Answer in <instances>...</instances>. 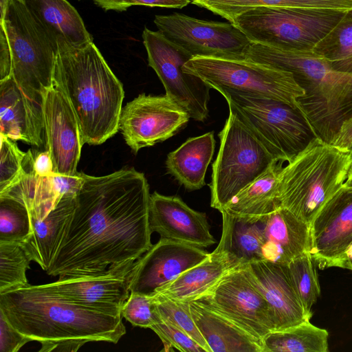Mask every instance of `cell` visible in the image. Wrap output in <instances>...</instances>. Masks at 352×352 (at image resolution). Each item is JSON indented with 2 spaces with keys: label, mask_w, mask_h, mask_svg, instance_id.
Here are the masks:
<instances>
[{
  "label": "cell",
  "mask_w": 352,
  "mask_h": 352,
  "mask_svg": "<svg viewBox=\"0 0 352 352\" xmlns=\"http://www.w3.org/2000/svg\"><path fill=\"white\" fill-rule=\"evenodd\" d=\"M154 23L164 36L192 57L245 59L251 41L233 23L198 19L180 13L155 15Z\"/></svg>",
  "instance_id": "13"
},
{
  "label": "cell",
  "mask_w": 352,
  "mask_h": 352,
  "mask_svg": "<svg viewBox=\"0 0 352 352\" xmlns=\"http://www.w3.org/2000/svg\"><path fill=\"white\" fill-rule=\"evenodd\" d=\"M191 2L231 23L241 13L256 7H281L342 12L352 10V0H191Z\"/></svg>",
  "instance_id": "31"
},
{
  "label": "cell",
  "mask_w": 352,
  "mask_h": 352,
  "mask_svg": "<svg viewBox=\"0 0 352 352\" xmlns=\"http://www.w3.org/2000/svg\"><path fill=\"white\" fill-rule=\"evenodd\" d=\"M192 301L229 318L261 342L275 330L269 305L249 263L232 268Z\"/></svg>",
  "instance_id": "11"
},
{
  "label": "cell",
  "mask_w": 352,
  "mask_h": 352,
  "mask_svg": "<svg viewBox=\"0 0 352 352\" xmlns=\"http://www.w3.org/2000/svg\"><path fill=\"white\" fill-rule=\"evenodd\" d=\"M97 6L104 10H116L122 12L126 10L129 7L126 0H92Z\"/></svg>",
  "instance_id": "46"
},
{
  "label": "cell",
  "mask_w": 352,
  "mask_h": 352,
  "mask_svg": "<svg viewBox=\"0 0 352 352\" xmlns=\"http://www.w3.org/2000/svg\"><path fill=\"white\" fill-rule=\"evenodd\" d=\"M344 188L348 190H352V164L349 171L346 180L344 184Z\"/></svg>",
  "instance_id": "48"
},
{
  "label": "cell",
  "mask_w": 352,
  "mask_h": 352,
  "mask_svg": "<svg viewBox=\"0 0 352 352\" xmlns=\"http://www.w3.org/2000/svg\"><path fill=\"white\" fill-rule=\"evenodd\" d=\"M340 267L352 271V243L344 254Z\"/></svg>",
  "instance_id": "47"
},
{
  "label": "cell",
  "mask_w": 352,
  "mask_h": 352,
  "mask_svg": "<svg viewBox=\"0 0 352 352\" xmlns=\"http://www.w3.org/2000/svg\"><path fill=\"white\" fill-rule=\"evenodd\" d=\"M310 226L280 207L265 216L263 260L287 265L310 252Z\"/></svg>",
  "instance_id": "22"
},
{
  "label": "cell",
  "mask_w": 352,
  "mask_h": 352,
  "mask_svg": "<svg viewBox=\"0 0 352 352\" xmlns=\"http://www.w3.org/2000/svg\"><path fill=\"white\" fill-rule=\"evenodd\" d=\"M209 254L203 248L161 238L137 260L130 292L152 296Z\"/></svg>",
  "instance_id": "17"
},
{
  "label": "cell",
  "mask_w": 352,
  "mask_h": 352,
  "mask_svg": "<svg viewBox=\"0 0 352 352\" xmlns=\"http://www.w3.org/2000/svg\"><path fill=\"white\" fill-rule=\"evenodd\" d=\"M50 38L78 47L93 42L80 15L67 0H23Z\"/></svg>",
  "instance_id": "24"
},
{
  "label": "cell",
  "mask_w": 352,
  "mask_h": 352,
  "mask_svg": "<svg viewBox=\"0 0 352 352\" xmlns=\"http://www.w3.org/2000/svg\"><path fill=\"white\" fill-rule=\"evenodd\" d=\"M345 12L281 7H256L232 23L251 43L275 47L313 49Z\"/></svg>",
  "instance_id": "10"
},
{
  "label": "cell",
  "mask_w": 352,
  "mask_h": 352,
  "mask_svg": "<svg viewBox=\"0 0 352 352\" xmlns=\"http://www.w3.org/2000/svg\"><path fill=\"white\" fill-rule=\"evenodd\" d=\"M152 296L154 309L160 319L184 331L201 346L206 352H211L192 316L190 302L176 300L157 293Z\"/></svg>",
  "instance_id": "35"
},
{
  "label": "cell",
  "mask_w": 352,
  "mask_h": 352,
  "mask_svg": "<svg viewBox=\"0 0 352 352\" xmlns=\"http://www.w3.org/2000/svg\"><path fill=\"white\" fill-rule=\"evenodd\" d=\"M8 0H0V12L2 13L7 5Z\"/></svg>",
  "instance_id": "49"
},
{
  "label": "cell",
  "mask_w": 352,
  "mask_h": 352,
  "mask_svg": "<svg viewBox=\"0 0 352 352\" xmlns=\"http://www.w3.org/2000/svg\"><path fill=\"white\" fill-rule=\"evenodd\" d=\"M184 71L221 94L234 93L283 102L305 118L300 101L305 96V90L288 71L247 58L206 56L192 57L184 65Z\"/></svg>",
  "instance_id": "7"
},
{
  "label": "cell",
  "mask_w": 352,
  "mask_h": 352,
  "mask_svg": "<svg viewBox=\"0 0 352 352\" xmlns=\"http://www.w3.org/2000/svg\"><path fill=\"white\" fill-rule=\"evenodd\" d=\"M53 80L76 116L83 145H99L119 130L124 91L94 41L75 47L58 43Z\"/></svg>",
  "instance_id": "3"
},
{
  "label": "cell",
  "mask_w": 352,
  "mask_h": 352,
  "mask_svg": "<svg viewBox=\"0 0 352 352\" xmlns=\"http://www.w3.org/2000/svg\"><path fill=\"white\" fill-rule=\"evenodd\" d=\"M313 50L324 56L334 69L352 73V10L345 12Z\"/></svg>",
  "instance_id": "33"
},
{
  "label": "cell",
  "mask_w": 352,
  "mask_h": 352,
  "mask_svg": "<svg viewBox=\"0 0 352 352\" xmlns=\"http://www.w3.org/2000/svg\"><path fill=\"white\" fill-rule=\"evenodd\" d=\"M283 163L274 160L265 172L243 188L222 210L238 217H262L280 208L278 185Z\"/></svg>",
  "instance_id": "28"
},
{
  "label": "cell",
  "mask_w": 352,
  "mask_h": 352,
  "mask_svg": "<svg viewBox=\"0 0 352 352\" xmlns=\"http://www.w3.org/2000/svg\"><path fill=\"white\" fill-rule=\"evenodd\" d=\"M351 164V152L313 137L281 170V207L310 226L325 204L344 187Z\"/></svg>",
  "instance_id": "5"
},
{
  "label": "cell",
  "mask_w": 352,
  "mask_h": 352,
  "mask_svg": "<svg viewBox=\"0 0 352 352\" xmlns=\"http://www.w3.org/2000/svg\"><path fill=\"white\" fill-rule=\"evenodd\" d=\"M245 58L293 74L305 90L300 104L314 136L329 142L352 116V73L334 69L314 50L251 43Z\"/></svg>",
  "instance_id": "4"
},
{
  "label": "cell",
  "mask_w": 352,
  "mask_h": 352,
  "mask_svg": "<svg viewBox=\"0 0 352 352\" xmlns=\"http://www.w3.org/2000/svg\"><path fill=\"white\" fill-rule=\"evenodd\" d=\"M42 104L27 96L12 76L0 80V135L41 147L45 133Z\"/></svg>",
  "instance_id": "20"
},
{
  "label": "cell",
  "mask_w": 352,
  "mask_h": 352,
  "mask_svg": "<svg viewBox=\"0 0 352 352\" xmlns=\"http://www.w3.org/2000/svg\"><path fill=\"white\" fill-rule=\"evenodd\" d=\"M33 168L39 176H50L52 174L53 163L47 150L34 155Z\"/></svg>",
  "instance_id": "45"
},
{
  "label": "cell",
  "mask_w": 352,
  "mask_h": 352,
  "mask_svg": "<svg viewBox=\"0 0 352 352\" xmlns=\"http://www.w3.org/2000/svg\"><path fill=\"white\" fill-rule=\"evenodd\" d=\"M329 142L342 150L352 153V116L342 122Z\"/></svg>",
  "instance_id": "43"
},
{
  "label": "cell",
  "mask_w": 352,
  "mask_h": 352,
  "mask_svg": "<svg viewBox=\"0 0 352 352\" xmlns=\"http://www.w3.org/2000/svg\"><path fill=\"white\" fill-rule=\"evenodd\" d=\"M44 131L53 172L74 175L83 144L73 108L62 89L53 80L43 98Z\"/></svg>",
  "instance_id": "16"
},
{
  "label": "cell",
  "mask_w": 352,
  "mask_h": 352,
  "mask_svg": "<svg viewBox=\"0 0 352 352\" xmlns=\"http://www.w3.org/2000/svg\"><path fill=\"white\" fill-rule=\"evenodd\" d=\"M31 216L21 202L0 197V243L21 244L32 234Z\"/></svg>",
  "instance_id": "36"
},
{
  "label": "cell",
  "mask_w": 352,
  "mask_h": 352,
  "mask_svg": "<svg viewBox=\"0 0 352 352\" xmlns=\"http://www.w3.org/2000/svg\"><path fill=\"white\" fill-rule=\"evenodd\" d=\"M34 155L27 152L25 170L8 188L0 192V197H8L23 204L30 216L42 220L56 206L62 197L56 190L51 176H39L33 168Z\"/></svg>",
  "instance_id": "30"
},
{
  "label": "cell",
  "mask_w": 352,
  "mask_h": 352,
  "mask_svg": "<svg viewBox=\"0 0 352 352\" xmlns=\"http://www.w3.org/2000/svg\"><path fill=\"white\" fill-rule=\"evenodd\" d=\"M190 309L211 352H263L261 341L229 318L196 301Z\"/></svg>",
  "instance_id": "26"
},
{
  "label": "cell",
  "mask_w": 352,
  "mask_h": 352,
  "mask_svg": "<svg viewBox=\"0 0 352 352\" xmlns=\"http://www.w3.org/2000/svg\"><path fill=\"white\" fill-rule=\"evenodd\" d=\"M189 119L166 95L142 94L122 107L119 129L126 144L137 153L171 138Z\"/></svg>",
  "instance_id": "14"
},
{
  "label": "cell",
  "mask_w": 352,
  "mask_h": 352,
  "mask_svg": "<svg viewBox=\"0 0 352 352\" xmlns=\"http://www.w3.org/2000/svg\"><path fill=\"white\" fill-rule=\"evenodd\" d=\"M31 340L17 331L0 312V351L16 352Z\"/></svg>",
  "instance_id": "41"
},
{
  "label": "cell",
  "mask_w": 352,
  "mask_h": 352,
  "mask_svg": "<svg viewBox=\"0 0 352 352\" xmlns=\"http://www.w3.org/2000/svg\"><path fill=\"white\" fill-rule=\"evenodd\" d=\"M76 195H65L42 220L31 217L32 234L20 245L31 260L45 272L60 245L76 207Z\"/></svg>",
  "instance_id": "23"
},
{
  "label": "cell",
  "mask_w": 352,
  "mask_h": 352,
  "mask_svg": "<svg viewBox=\"0 0 352 352\" xmlns=\"http://www.w3.org/2000/svg\"><path fill=\"white\" fill-rule=\"evenodd\" d=\"M150 329L161 339L166 351L174 348L182 352H206L201 346L184 331L160 319L155 311L154 323Z\"/></svg>",
  "instance_id": "39"
},
{
  "label": "cell",
  "mask_w": 352,
  "mask_h": 352,
  "mask_svg": "<svg viewBox=\"0 0 352 352\" xmlns=\"http://www.w3.org/2000/svg\"><path fill=\"white\" fill-rule=\"evenodd\" d=\"M150 198L146 178L133 168L100 177L85 174L47 274H93L139 259L153 245Z\"/></svg>",
  "instance_id": "1"
},
{
  "label": "cell",
  "mask_w": 352,
  "mask_h": 352,
  "mask_svg": "<svg viewBox=\"0 0 352 352\" xmlns=\"http://www.w3.org/2000/svg\"><path fill=\"white\" fill-rule=\"evenodd\" d=\"M223 229L218 245L241 264L263 260L265 216L238 217L220 211Z\"/></svg>",
  "instance_id": "29"
},
{
  "label": "cell",
  "mask_w": 352,
  "mask_h": 352,
  "mask_svg": "<svg viewBox=\"0 0 352 352\" xmlns=\"http://www.w3.org/2000/svg\"><path fill=\"white\" fill-rule=\"evenodd\" d=\"M0 151V192L12 184L25 170L27 152L20 150L15 141L2 135Z\"/></svg>",
  "instance_id": "38"
},
{
  "label": "cell",
  "mask_w": 352,
  "mask_h": 352,
  "mask_svg": "<svg viewBox=\"0 0 352 352\" xmlns=\"http://www.w3.org/2000/svg\"><path fill=\"white\" fill-rule=\"evenodd\" d=\"M132 6H145L168 8H182L189 4L191 0H126Z\"/></svg>",
  "instance_id": "44"
},
{
  "label": "cell",
  "mask_w": 352,
  "mask_h": 352,
  "mask_svg": "<svg viewBox=\"0 0 352 352\" xmlns=\"http://www.w3.org/2000/svg\"><path fill=\"white\" fill-rule=\"evenodd\" d=\"M249 264L269 305L275 330L287 329L310 320L292 286L287 265L265 260Z\"/></svg>",
  "instance_id": "21"
},
{
  "label": "cell",
  "mask_w": 352,
  "mask_h": 352,
  "mask_svg": "<svg viewBox=\"0 0 352 352\" xmlns=\"http://www.w3.org/2000/svg\"><path fill=\"white\" fill-rule=\"evenodd\" d=\"M316 267V264L310 252L298 256L287 265L292 286L305 313L310 318L312 316V307L320 295Z\"/></svg>",
  "instance_id": "34"
},
{
  "label": "cell",
  "mask_w": 352,
  "mask_h": 352,
  "mask_svg": "<svg viewBox=\"0 0 352 352\" xmlns=\"http://www.w3.org/2000/svg\"><path fill=\"white\" fill-rule=\"evenodd\" d=\"M219 138L220 146L209 186L210 206L220 211L276 160L231 113Z\"/></svg>",
  "instance_id": "9"
},
{
  "label": "cell",
  "mask_w": 352,
  "mask_h": 352,
  "mask_svg": "<svg viewBox=\"0 0 352 352\" xmlns=\"http://www.w3.org/2000/svg\"><path fill=\"white\" fill-rule=\"evenodd\" d=\"M241 265L219 245L209 256L156 292L179 301H192L208 292L234 267Z\"/></svg>",
  "instance_id": "25"
},
{
  "label": "cell",
  "mask_w": 352,
  "mask_h": 352,
  "mask_svg": "<svg viewBox=\"0 0 352 352\" xmlns=\"http://www.w3.org/2000/svg\"><path fill=\"white\" fill-rule=\"evenodd\" d=\"M310 239L317 266L340 267L352 243V190L343 187L325 204L310 226Z\"/></svg>",
  "instance_id": "18"
},
{
  "label": "cell",
  "mask_w": 352,
  "mask_h": 352,
  "mask_svg": "<svg viewBox=\"0 0 352 352\" xmlns=\"http://www.w3.org/2000/svg\"><path fill=\"white\" fill-rule=\"evenodd\" d=\"M57 52L23 0H8L0 16V80L12 76L27 96L43 103Z\"/></svg>",
  "instance_id": "6"
},
{
  "label": "cell",
  "mask_w": 352,
  "mask_h": 352,
  "mask_svg": "<svg viewBox=\"0 0 352 352\" xmlns=\"http://www.w3.org/2000/svg\"><path fill=\"white\" fill-rule=\"evenodd\" d=\"M136 263L137 260L131 261L97 273L62 276L55 282L44 285L79 305L121 315L122 307L130 295V283Z\"/></svg>",
  "instance_id": "15"
},
{
  "label": "cell",
  "mask_w": 352,
  "mask_h": 352,
  "mask_svg": "<svg viewBox=\"0 0 352 352\" xmlns=\"http://www.w3.org/2000/svg\"><path fill=\"white\" fill-rule=\"evenodd\" d=\"M215 148L214 133L188 138L176 150L169 153L166 169L188 190L201 188Z\"/></svg>",
  "instance_id": "27"
},
{
  "label": "cell",
  "mask_w": 352,
  "mask_h": 352,
  "mask_svg": "<svg viewBox=\"0 0 352 352\" xmlns=\"http://www.w3.org/2000/svg\"><path fill=\"white\" fill-rule=\"evenodd\" d=\"M230 113L264 146L274 160L289 162L314 137L302 115L276 100L223 93Z\"/></svg>",
  "instance_id": "8"
},
{
  "label": "cell",
  "mask_w": 352,
  "mask_h": 352,
  "mask_svg": "<svg viewBox=\"0 0 352 352\" xmlns=\"http://www.w3.org/2000/svg\"><path fill=\"white\" fill-rule=\"evenodd\" d=\"M142 38L148 65L163 84L166 95L190 118L201 122L207 119L211 88L198 77L184 71V65L192 58V55L160 31L145 28Z\"/></svg>",
  "instance_id": "12"
},
{
  "label": "cell",
  "mask_w": 352,
  "mask_h": 352,
  "mask_svg": "<svg viewBox=\"0 0 352 352\" xmlns=\"http://www.w3.org/2000/svg\"><path fill=\"white\" fill-rule=\"evenodd\" d=\"M0 312L17 331L41 344L39 352H76L92 342L116 344L126 333L122 315L79 305L45 285L0 293Z\"/></svg>",
  "instance_id": "2"
},
{
  "label": "cell",
  "mask_w": 352,
  "mask_h": 352,
  "mask_svg": "<svg viewBox=\"0 0 352 352\" xmlns=\"http://www.w3.org/2000/svg\"><path fill=\"white\" fill-rule=\"evenodd\" d=\"M121 315L134 327L150 329L155 317L153 296L130 292L122 307Z\"/></svg>",
  "instance_id": "40"
},
{
  "label": "cell",
  "mask_w": 352,
  "mask_h": 352,
  "mask_svg": "<svg viewBox=\"0 0 352 352\" xmlns=\"http://www.w3.org/2000/svg\"><path fill=\"white\" fill-rule=\"evenodd\" d=\"M31 260L17 243H0V293L29 284Z\"/></svg>",
  "instance_id": "37"
},
{
  "label": "cell",
  "mask_w": 352,
  "mask_h": 352,
  "mask_svg": "<svg viewBox=\"0 0 352 352\" xmlns=\"http://www.w3.org/2000/svg\"><path fill=\"white\" fill-rule=\"evenodd\" d=\"M329 333L310 320L274 330L262 339L263 352H327Z\"/></svg>",
  "instance_id": "32"
},
{
  "label": "cell",
  "mask_w": 352,
  "mask_h": 352,
  "mask_svg": "<svg viewBox=\"0 0 352 352\" xmlns=\"http://www.w3.org/2000/svg\"><path fill=\"white\" fill-rule=\"evenodd\" d=\"M85 174L78 172L74 175H65L54 172L50 175L54 186L60 197L65 195H77L85 179Z\"/></svg>",
  "instance_id": "42"
},
{
  "label": "cell",
  "mask_w": 352,
  "mask_h": 352,
  "mask_svg": "<svg viewBox=\"0 0 352 352\" xmlns=\"http://www.w3.org/2000/svg\"><path fill=\"white\" fill-rule=\"evenodd\" d=\"M149 223L152 232L163 239L201 248L216 243L206 214L192 209L177 196L151 194Z\"/></svg>",
  "instance_id": "19"
}]
</instances>
